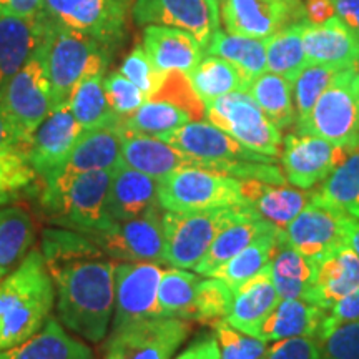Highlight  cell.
Returning <instances> with one entry per match:
<instances>
[{"label":"cell","instance_id":"54","mask_svg":"<svg viewBox=\"0 0 359 359\" xmlns=\"http://www.w3.org/2000/svg\"><path fill=\"white\" fill-rule=\"evenodd\" d=\"M175 359H219L217 338L212 334L201 336Z\"/></svg>","mask_w":359,"mask_h":359},{"label":"cell","instance_id":"53","mask_svg":"<svg viewBox=\"0 0 359 359\" xmlns=\"http://www.w3.org/2000/svg\"><path fill=\"white\" fill-rule=\"evenodd\" d=\"M354 320H359V290L346 296L344 299H341L338 304H334V306L327 311V316L325 323H323L320 334L330 331L331 327L343 325V323L354 321Z\"/></svg>","mask_w":359,"mask_h":359},{"label":"cell","instance_id":"38","mask_svg":"<svg viewBox=\"0 0 359 359\" xmlns=\"http://www.w3.org/2000/svg\"><path fill=\"white\" fill-rule=\"evenodd\" d=\"M103 77L105 74L90 75L83 79L70 97L69 105L72 114L75 115L83 130L111 127V125H118L122 120V116L111 110L110 103L107 100Z\"/></svg>","mask_w":359,"mask_h":359},{"label":"cell","instance_id":"35","mask_svg":"<svg viewBox=\"0 0 359 359\" xmlns=\"http://www.w3.org/2000/svg\"><path fill=\"white\" fill-rule=\"evenodd\" d=\"M205 55H217L231 62L250 82H253L266 72V39L228 34L219 29L206 45Z\"/></svg>","mask_w":359,"mask_h":359},{"label":"cell","instance_id":"45","mask_svg":"<svg viewBox=\"0 0 359 359\" xmlns=\"http://www.w3.org/2000/svg\"><path fill=\"white\" fill-rule=\"evenodd\" d=\"M37 180L25 151L0 150V206L11 203Z\"/></svg>","mask_w":359,"mask_h":359},{"label":"cell","instance_id":"42","mask_svg":"<svg viewBox=\"0 0 359 359\" xmlns=\"http://www.w3.org/2000/svg\"><path fill=\"white\" fill-rule=\"evenodd\" d=\"M200 278L180 268L165 269L158 286V304L163 318L195 320V302Z\"/></svg>","mask_w":359,"mask_h":359},{"label":"cell","instance_id":"31","mask_svg":"<svg viewBox=\"0 0 359 359\" xmlns=\"http://www.w3.org/2000/svg\"><path fill=\"white\" fill-rule=\"evenodd\" d=\"M275 228L276 226L258 217L231 223L215 238L203 259L195 266V271L200 276H215L219 268L224 266L233 257H236L241 250Z\"/></svg>","mask_w":359,"mask_h":359},{"label":"cell","instance_id":"58","mask_svg":"<svg viewBox=\"0 0 359 359\" xmlns=\"http://www.w3.org/2000/svg\"><path fill=\"white\" fill-rule=\"evenodd\" d=\"M306 19L313 24H321L336 15L333 0H304Z\"/></svg>","mask_w":359,"mask_h":359},{"label":"cell","instance_id":"48","mask_svg":"<svg viewBox=\"0 0 359 359\" xmlns=\"http://www.w3.org/2000/svg\"><path fill=\"white\" fill-rule=\"evenodd\" d=\"M150 100H163L180 107L191 116L193 122L205 118V102L196 95L195 88L183 72H168L163 83L151 95Z\"/></svg>","mask_w":359,"mask_h":359},{"label":"cell","instance_id":"50","mask_svg":"<svg viewBox=\"0 0 359 359\" xmlns=\"http://www.w3.org/2000/svg\"><path fill=\"white\" fill-rule=\"evenodd\" d=\"M316 339L325 359H359V320L331 327Z\"/></svg>","mask_w":359,"mask_h":359},{"label":"cell","instance_id":"1","mask_svg":"<svg viewBox=\"0 0 359 359\" xmlns=\"http://www.w3.org/2000/svg\"><path fill=\"white\" fill-rule=\"evenodd\" d=\"M115 266L103 258H85L50 271L58 320L90 343H100L115 309Z\"/></svg>","mask_w":359,"mask_h":359},{"label":"cell","instance_id":"57","mask_svg":"<svg viewBox=\"0 0 359 359\" xmlns=\"http://www.w3.org/2000/svg\"><path fill=\"white\" fill-rule=\"evenodd\" d=\"M0 150H27V143L20 137L19 130L2 110H0Z\"/></svg>","mask_w":359,"mask_h":359},{"label":"cell","instance_id":"27","mask_svg":"<svg viewBox=\"0 0 359 359\" xmlns=\"http://www.w3.org/2000/svg\"><path fill=\"white\" fill-rule=\"evenodd\" d=\"M120 163H122V132H120V123L111 125V127L83 130L80 133L77 143H75L74 150H72L69 160L65 161L60 172H57L53 177L98 172V170L114 172Z\"/></svg>","mask_w":359,"mask_h":359},{"label":"cell","instance_id":"36","mask_svg":"<svg viewBox=\"0 0 359 359\" xmlns=\"http://www.w3.org/2000/svg\"><path fill=\"white\" fill-rule=\"evenodd\" d=\"M188 79L205 103L233 92H248L251 83L231 62L217 55H203Z\"/></svg>","mask_w":359,"mask_h":359},{"label":"cell","instance_id":"22","mask_svg":"<svg viewBox=\"0 0 359 359\" xmlns=\"http://www.w3.org/2000/svg\"><path fill=\"white\" fill-rule=\"evenodd\" d=\"M303 47L308 64L341 70L359 67V40L336 15L321 24L306 20Z\"/></svg>","mask_w":359,"mask_h":359},{"label":"cell","instance_id":"6","mask_svg":"<svg viewBox=\"0 0 359 359\" xmlns=\"http://www.w3.org/2000/svg\"><path fill=\"white\" fill-rule=\"evenodd\" d=\"M255 217L258 215L246 205L195 213L165 212L161 215L165 263L180 269H195L224 228Z\"/></svg>","mask_w":359,"mask_h":359},{"label":"cell","instance_id":"52","mask_svg":"<svg viewBox=\"0 0 359 359\" xmlns=\"http://www.w3.org/2000/svg\"><path fill=\"white\" fill-rule=\"evenodd\" d=\"M264 359H325L320 343L313 336L275 341Z\"/></svg>","mask_w":359,"mask_h":359},{"label":"cell","instance_id":"24","mask_svg":"<svg viewBox=\"0 0 359 359\" xmlns=\"http://www.w3.org/2000/svg\"><path fill=\"white\" fill-rule=\"evenodd\" d=\"M122 132V163L155 180H163L182 168L196 167L195 160L150 135ZM198 168V167H196Z\"/></svg>","mask_w":359,"mask_h":359},{"label":"cell","instance_id":"16","mask_svg":"<svg viewBox=\"0 0 359 359\" xmlns=\"http://www.w3.org/2000/svg\"><path fill=\"white\" fill-rule=\"evenodd\" d=\"M351 151L314 135L290 133L281 151L283 173L293 187L313 190L325 182Z\"/></svg>","mask_w":359,"mask_h":359},{"label":"cell","instance_id":"18","mask_svg":"<svg viewBox=\"0 0 359 359\" xmlns=\"http://www.w3.org/2000/svg\"><path fill=\"white\" fill-rule=\"evenodd\" d=\"M354 222L358 219L311 201L285 228V238L303 257L314 262L341 246H346Z\"/></svg>","mask_w":359,"mask_h":359},{"label":"cell","instance_id":"37","mask_svg":"<svg viewBox=\"0 0 359 359\" xmlns=\"http://www.w3.org/2000/svg\"><path fill=\"white\" fill-rule=\"evenodd\" d=\"M281 236L283 230L280 228H275L266 235L259 236L245 250H241L236 257H233L224 266L219 268V271L215 276L226 283L235 293L238 288L253 280L255 276H258L271 264L273 255H275Z\"/></svg>","mask_w":359,"mask_h":359},{"label":"cell","instance_id":"46","mask_svg":"<svg viewBox=\"0 0 359 359\" xmlns=\"http://www.w3.org/2000/svg\"><path fill=\"white\" fill-rule=\"evenodd\" d=\"M215 338H217L219 359H264L269 351L266 341L246 334L236 330L226 320H217Z\"/></svg>","mask_w":359,"mask_h":359},{"label":"cell","instance_id":"3","mask_svg":"<svg viewBox=\"0 0 359 359\" xmlns=\"http://www.w3.org/2000/svg\"><path fill=\"white\" fill-rule=\"evenodd\" d=\"M160 140L195 160L196 167L212 170L238 180H263L283 185L285 173L271 156L250 150L213 123L188 122L173 132L161 135Z\"/></svg>","mask_w":359,"mask_h":359},{"label":"cell","instance_id":"33","mask_svg":"<svg viewBox=\"0 0 359 359\" xmlns=\"http://www.w3.org/2000/svg\"><path fill=\"white\" fill-rule=\"evenodd\" d=\"M271 278L281 299H304L314 275V262L303 257L285 238V230L271 259Z\"/></svg>","mask_w":359,"mask_h":359},{"label":"cell","instance_id":"39","mask_svg":"<svg viewBox=\"0 0 359 359\" xmlns=\"http://www.w3.org/2000/svg\"><path fill=\"white\" fill-rule=\"evenodd\" d=\"M308 19L286 27L266 39V70L294 83L306 69L308 60L303 47V29Z\"/></svg>","mask_w":359,"mask_h":359},{"label":"cell","instance_id":"5","mask_svg":"<svg viewBox=\"0 0 359 359\" xmlns=\"http://www.w3.org/2000/svg\"><path fill=\"white\" fill-rule=\"evenodd\" d=\"M45 60L52 88V110L70 102L83 79L105 74L111 53L95 39L48 20L45 35Z\"/></svg>","mask_w":359,"mask_h":359},{"label":"cell","instance_id":"41","mask_svg":"<svg viewBox=\"0 0 359 359\" xmlns=\"http://www.w3.org/2000/svg\"><path fill=\"white\" fill-rule=\"evenodd\" d=\"M42 255L48 271L85 258H103L105 253L83 233L70 228H47L42 233Z\"/></svg>","mask_w":359,"mask_h":359},{"label":"cell","instance_id":"43","mask_svg":"<svg viewBox=\"0 0 359 359\" xmlns=\"http://www.w3.org/2000/svg\"><path fill=\"white\" fill-rule=\"evenodd\" d=\"M188 122H193L191 116L173 103L163 100H147L132 115L122 116L120 128L160 138L161 135L173 132Z\"/></svg>","mask_w":359,"mask_h":359},{"label":"cell","instance_id":"11","mask_svg":"<svg viewBox=\"0 0 359 359\" xmlns=\"http://www.w3.org/2000/svg\"><path fill=\"white\" fill-rule=\"evenodd\" d=\"M132 0H43L48 20L95 39L114 53L127 34Z\"/></svg>","mask_w":359,"mask_h":359},{"label":"cell","instance_id":"60","mask_svg":"<svg viewBox=\"0 0 359 359\" xmlns=\"http://www.w3.org/2000/svg\"><path fill=\"white\" fill-rule=\"evenodd\" d=\"M210 4H212L213 8H217V11H219V4H222V0H208Z\"/></svg>","mask_w":359,"mask_h":359},{"label":"cell","instance_id":"7","mask_svg":"<svg viewBox=\"0 0 359 359\" xmlns=\"http://www.w3.org/2000/svg\"><path fill=\"white\" fill-rule=\"evenodd\" d=\"M296 133L314 135L348 150L359 148V67L339 70L311 114L296 123Z\"/></svg>","mask_w":359,"mask_h":359},{"label":"cell","instance_id":"13","mask_svg":"<svg viewBox=\"0 0 359 359\" xmlns=\"http://www.w3.org/2000/svg\"><path fill=\"white\" fill-rule=\"evenodd\" d=\"M165 269L160 263L122 262L115 266L114 330L133 323L163 318L158 304V286Z\"/></svg>","mask_w":359,"mask_h":359},{"label":"cell","instance_id":"12","mask_svg":"<svg viewBox=\"0 0 359 359\" xmlns=\"http://www.w3.org/2000/svg\"><path fill=\"white\" fill-rule=\"evenodd\" d=\"M160 208V205L155 206L127 222H110L87 236L107 257L120 262L165 263V236Z\"/></svg>","mask_w":359,"mask_h":359},{"label":"cell","instance_id":"47","mask_svg":"<svg viewBox=\"0 0 359 359\" xmlns=\"http://www.w3.org/2000/svg\"><path fill=\"white\" fill-rule=\"evenodd\" d=\"M235 293L230 286L217 276H206L200 280L196 290L195 320L196 321H217L226 318L230 313Z\"/></svg>","mask_w":359,"mask_h":359},{"label":"cell","instance_id":"40","mask_svg":"<svg viewBox=\"0 0 359 359\" xmlns=\"http://www.w3.org/2000/svg\"><path fill=\"white\" fill-rule=\"evenodd\" d=\"M248 93L280 130L290 128L296 122L293 83L281 75L266 70L250 83Z\"/></svg>","mask_w":359,"mask_h":359},{"label":"cell","instance_id":"8","mask_svg":"<svg viewBox=\"0 0 359 359\" xmlns=\"http://www.w3.org/2000/svg\"><path fill=\"white\" fill-rule=\"evenodd\" d=\"M158 203L165 212L195 213L245 205L240 180L188 167L160 180Z\"/></svg>","mask_w":359,"mask_h":359},{"label":"cell","instance_id":"9","mask_svg":"<svg viewBox=\"0 0 359 359\" xmlns=\"http://www.w3.org/2000/svg\"><path fill=\"white\" fill-rule=\"evenodd\" d=\"M0 110L29 145L35 130L52 111V88L43 43L0 88Z\"/></svg>","mask_w":359,"mask_h":359},{"label":"cell","instance_id":"14","mask_svg":"<svg viewBox=\"0 0 359 359\" xmlns=\"http://www.w3.org/2000/svg\"><path fill=\"white\" fill-rule=\"evenodd\" d=\"M190 334L178 318H154L111 331L103 359H172Z\"/></svg>","mask_w":359,"mask_h":359},{"label":"cell","instance_id":"30","mask_svg":"<svg viewBox=\"0 0 359 359\" xmlns=\"http://www.w3.org/2000/svg\"><path fill=\"white\" fill-rule=\"evenodd\" d=\"M0 359H93L92 349L65 333L57 318L19 346L0 353Z\"/></svg>","mask_w":359,"mask_h":359},{"label":"cell","instance_id":"34","mask_svg":"<svg viewBox=\"0 0 359 359\" xmlns=\"http://www.w3.org/2000/svg\"><path fill=\"white\" fill-rule=\"evenodd\" d=\"M34 240L35 226L25 208H0V280L19 266Z\"/></svg>","mask_w":359,"mask_h":359},{"label":"cell","instance_id":"49","mask_svg":"<svg viewBox=\"0 0 359 359\" xmlns=\"http://www.w3.org/2000/svg\"><path fill=\"white\" fill-rule=\"evenodd\" d=\"M118 72L125 75L130 82L137 85V87L145 93L148 100H150L151 95L160 88V85L163 83L165 75H167L165 72H160L154 65V62L150 60V57H148L143 45H137V47L125 57Z\"/></svg>","mask_w":359,"mask_h":359},{"label":"cell","instance_id":"51","mask_svg":"<svg viewBox=\"0 0 359 359\" xmlns=\"http://www.w3.org/2000/svg\"><path fill=\"white\" fill-rule=\"evenodd\" d=\"M103 87H105L107 100H109L111 110L118 116L132 115L148 100L145 93L120 72H111L105 75Z\"/></svg>","mask_w":359,"mask_h":359},{"label":"cell","instance_id":"59","mask_svg":"<svg viewBox=\"0 0 359 359\" xmlns=\"http://www.w3.org/2000/svg\"><path fill=\"white\" fill-rule=\"evenodd\" d=\"M348 245L356 251L358 257H359V222H354L351 226V231H349V240Z\"/></svg>","mask_w":359,"mask_h":359},{"label":"cell","instance_id":"56","mask_svg":"<svg viewBox=\"0 0 359 359\" xmlns=\"http://www.w3.org/2000/svg\"><path fill=\"white\" fill-rule=\"evenodd\" d=\"M336 17L359 40V0H333Z\"/></svg>","mask_w":359,"mask_h":359},{"label":"cell","instance_id":"2","mask_svg":"<svg viewBox=\"0 0 359 359\" xmlns=\"http://www.w3.org/2000/svg\"><path fill=\"white\" fill-rule=\"evenodd\" d=\"M55 285L37 248L0 280V353L32 338L50 318Z\"/></svg>","mask_w":359,"mask_h":359},{"label":"cell","instance_id":"28","mask_svg":"<svg viewBox=\"0 0 359 359\" xmlns=\"http://www.w3.org/2000/svg\"><path fill=\"white\" fill-rule=\"evenodd\" d=\"M326 316V309L314 306L304 299H281L276 308L248 334L266 343L299 336L318 338Z\"/></svg>","mask_w":359,"mask_h":359},{"label":"cell","instance_id":"4","mask_svg":"<svg viewBox=\"0 0 359 359\" xmlns=\"http://www.w3.org/2000/svg\"><path fill=\"white\" fill-rule=\"evenodd\" d=\"M111 173L109 170L53 177L43 182L40 203L47 218L83 235L110 223L107 217Z\"/></svg>","mask_w":359,"mask_h":359},{"label":"cell","instance_id":"32","mask_svg":"<svg viewBox=\"0 0 359 359\" xmlns=\"http://www.w3.org/2000/svg\"><path fill=\"white\" fill-rule=\"evenodd\" d=\"M313 203L326 206L359 222V148L313 190Z\"/></svg>","mask_w":359,"mask_h":359},{"label":"cell","instance_id":"55","mask_svg":"<svg viewBox=\"0 0 359 359\" xmlns=\"http://www.w3.org/2000/svg\"><path fill=\"white\" fill-rule=\"evenodd\" d=\"M43 8V0H0V17H34Z\"/></svg>","mask_w":359,"mask_h":359},{"label":"cell","instance_id":"19","mask_svg":"<svg viewBox=\"0 0 359 359\" xmlns=\"http://www.w3.org/2000/svg\"><path fill=\"white\" fill-rule=\"evenodd\" d=\"M83 128L72 114L69 103L57 107L35 130L25 156L37 177L48 180L60 172Z\"/></svg>","mask_w":359,"mask_h":359},{"label":"cell","instance_id":"29","mask_svg":"<svg viewBox=\"0 0 359 359\" xmlns=\"http://www.w3.org/2000/svg\"><path fill=\"white\" fill-rule=\"evenodd\" d=\"M269 266L235 291L230 313L226 314V318H223L231 326L246 334L255 326H258L281 302L275 283H273Z\"/></svg>","mask_w":359,"mask_h":359},{"label":"cell","instance_id":"15","mask_svg":"<svg viewBox=\"0 0 359 359\" xmlns=\"http://www.w3.org/2000/svg\"><path fill=\"white\" fill-rule=\"evenodd\" d=\"M219 19L228 34L268 39L306 19L304 0H222Z\"/></svg>","mask_w":359,"mask_h":359},{"label":"cell","instance_id":"20","mask_svg":"<svg viewBox=\"0 0 359 359\" xmlns=\"http://www.w3.org/2000/svg\"><path fill=\"white\" fill-rule=\"evenodd\" d=\"M359 290V257L351 246H341L314 259V275L304 302L330 311Z\"/></svg>","mask_w":359,"mask_h":359},{"label":"cell","instance_id":"17","mask_svg":"<svg viewBox=\"0 0 359 359\" xmlns=\"http://www.w3.org/2000/svg\"><path fill=\"white\" fill-rule=\"evenodd\" d=\"M133 20L138 25H160L187 30L203 50L222 27L219 11L208 0H135Z\"/></svg>","mask_w":359,"mask_h":359},{"label":"cell","instance_id":"10","mask_svg":"<svg viewBox=\"0 0 359 359\" xmlns=\"http://www.w3.org/2000/svg\"><path fill=\"white\" fill-rule=\"evenodd\" d=\"M205 118L257 154L276 158L281 130L264 115L248 92H233L205 103Z\"/></svg>","mask_w":359,"mask_h":359},{"label":"cell","instance_id":"23","mask_svg":"<svg viewBox=\"0 0 359 359\" xmlns=\"http://www.w3.org/2000/svg\"><path fill=\"white\" fill-rule=\"evenodd\" d=\"M47 29L43 12L34 17H0V88L39 50Z\"/></svg>","mask_w":359,"mask_h":359},{"label":"cell","instance_id":"21","mask_svg":"<svg viewBox=\"0 0 359 359\" xmlns=\"http://www.w3.org/2000/svg\"><path fill=\"white\" fill-rule=\"evenodd\" d=\"M241 195L248 208L273 226L285 230L313 201V190H296L286 183L276 185L263 180H240Z\"/></svg>","mask_w":359,"mask_h":359},{"label":"cell","instance_id":"44","mask_svg":"<svg viewBox=\"0 0 359 359\" xmlns=\"http://www.w3.org/2000/svg\"><path fill=\"white\" fill-rule=\"evenodd\" d=\"M341 69L327 65L308 64L293 83V100L296 110V123L311 114L314 103L323 95L327 85L333 82Z\"/></svg>","mask_w":359,"mask_h":359},{"label":"cell","instance_id":"25","mask_svg":"<svg viewBox=\"0 0 359 359\" xmlns=\"http://www.w3.org/2000/svg\"><path fill=\"white\" fill-rule=\"evenodd\" d=\"M158 180L120 163L111 173L107 200L110 222H127L158 206Z\"/></svg>","mask_w":359,"mask_h":359},{"label":"cell","instance_id":"26","mask_svg":"<svg viewBox=\"0 0 359 359\" xmlns=\"http://www.w3.org/2000/svg\"><path fill=\"white\" fill-rule=\"evenodd\" d=\"M143 48L160 72L190 74L205 55L198 40L187 30L173 27L147 25L143 29Z\"/></svg>","mask_w":359,"mask_h":359}]
</instances>
